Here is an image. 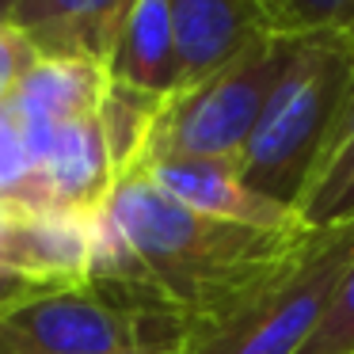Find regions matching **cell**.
I'll return each mask as SVG.
<instances>
[{"instance_id": "6", "label": "cell", "mask_w": 354, "mask_h": 354, "mask_svg": "<svg viewBox=\"0 0 354 354\" xmlns=\"http://www.w3.org/2000/svg\"><path fill=\"white\" fill-rule=\"evenodd\" d=\"M27 145L39 160L54 214L95 221L115 191L118 176L103 141L100 118H73V122H24Z\"/></svg>"}, {"instance_id": "12", "label": "cell", "mask_w": 354, "mask_h": 354, "mask_svg": "<svg viewBox=\"0 0 354 354\" xmlns=\"http://www.w3.org/2000/svg\"><path fill=\"white\" fill-rule=\"evenodd\" d=\"M107 73L115 80L141 88V92L164 95V100L179 92V54L168 0H138L133 4Z\"/></svg>"}, {"instance_id": "16", "label": "cell", "mask_w": 354, "mask_h": 354, "mask_svg": "<svg viewBox=\"0 0 354 354\" xmlns=\"http://www.w3.org/2000/svg\"><path fill=\"white\" fill-rule=\"evenodd\" d=\"M297 354H354V263L339 278L335 293Z\"/></svg>"}, {"instance_id": "17", "label": "cell", "mask_w": 354, "mask_h": 354, "mask_svg": "<svg viewBox=\"0 0 354 354\" xmlns=\"http://www.w3.org/2000/svg\"><path fill=\"white\" fill-rule=\"evenodd\" d=\"M274 16L278 31L313 35V31H351L354 35V0H263Z\"/></svg>"}, {"instance_id": "14", "label": "cell", "mask_w": 354, "mask_h": 354, "mask_svg": "<svg viewBox=\"0 0 354 354\" xmlns=\"http://www.w3.org/2000/svg\"><path fill=\"white\" fill-rule=\"evenodd\" d=\"M160 111H164V95L141 92V88L115 80L107 73L95 118H100V130H103V141H107V153L118 179L145 168Z\"/></svg>"}, {"instance_id": "4", "label": "cell", "mask_w": 354, "mask_h": 354, "mask_svg": "<svg viewBox=\"0 0 354 354\" xmlns=\"http://www.w3.org/2000/svg\"><path fill=\"white\" fill-rule=\"evenodd\" d=\"M354 263V221L308 232L290 263L191 331L183 354H297Z\"/></svg>"}, {"instance_id": "3", "label": "cell", "mask_w": 354, "mask_h": 354, "mask_svg": "<svg viewBox=\"0 0 354 354\" xmlns=\"http://www.w3.org/2000/svg\"><path fill=\"white\" fill-rule=\"evenodd\" d=\"M176 313L88 278L0 308V354H183Z\"/></svg>"}, {"instance_id": "5", "label": "cell", "mask_w": 354, "mask_h": 354, "mask_svg": "<svg viewBox=\"0 0 354 354\" xmlns=\"http://www.w3.org/2000/svg\"><path fill=\"white\" fill-rule=\"evenodd\" d=\"M293 46H297V35L270 31L244 46L229 65L209 73L206 80L168 95L156 118L145 164L171 160V156L236 164L270 92L290 65Z\"/></svg>"}, {"instance_id": "8", "label": "cell", "mask_w": 354, "mask_h": 354, "mask_svg": "<svg viewBox=\"0 0 354 354\" xmlns=\"http://www.w3.org/2000/svg\"><path fill=\"white\" fill-rule=\"evenodd\" d=\"M138 0H19L8 24L42 57H80L111 69L118 35Z\"/></svg>"}, {"instance_id": "1", "label": "cell", "mask_w": 354, "mask_h": 354, "mask_svg": "<svg viewBox=\"0 0 354 354\" xmlns=\"http://www.w3.org/2000/svg\"><path fill=\"white\" fill-rule=\"evenodd\" d=\"M305 240L308 229L206 217L164 194L145 171H130L95 217L92 278L176 313L191 335L290 263Z\"/></svg>"}, {"instance_id": "7", "label": "cell", "mask_w": 354, "mask_h": 354, "mask_svg": "<svg viewBox=\"0 0 354 354\" xmlns=\"http://www.w3.org/2000/svg\"><path fill=\"white\" fill-rule=\"evenodd\" d=\"M168 4L179 54V92L229 65L255 39L278 31L263 0H168Z\"/></svg>"}, {"instance_id": "19", "label": "cell", "mask_w": 354, "mask_h": 354, "mask_svg": "<svg viewBox=\"0 0 354 354\" xmlns=\"http://www.w3.org/2000/svg\"><path fill=\"white\" fill-rule=\"evenodd\" d=\"M50 290H62V286L42 282V278H31V274H19V270H12V267H0V308L24 305V301H35Z\"/></svg>"}, {"instance_id": "9", "label": "cell", "mask_w": 354, "mask_h": 354, "mask_svg": "<svg viewBox=\"0 0 354 354\" xmlns=\"http://www.w3.org/2000/svg\"><path fill=\"white\" fill-rule=\"evenodd\" d=\"M141 171L164 194H171L176 202H183V206L198 209L206 217L255 225V229H301L293 209L255 194L240 179L236 164H229V160H187V156H171V160L145 164Z\"/></svg>"}, {"instance_id": "2", "label": "cell", "mask_w": 354, "mask_h": 354, "mask_svg": "<svg viewBox=\"0 0 354 354\" xmlns=\"http://www.w3.org/2000/svg\"><path fill=\"white\" fill-rule=\"evenodd\" d=\"M354 95V35H297L293 57L274 84L236 171L255 194L297 209L320 149L328 145L346 100Z\"/></svg>"}, {"instance_id": "15", "label": "cell", "mask_w": 354, "mask_h": 354, "mask_svg": "<svg viewBox=\"0 0 354 354\" xmlns=\"http://www.w3.org/2000/svg\"><path fill=\"white\" fill-rule=\"evenodd\" d=\"M0 214H54L24 122L0 103Z\"/></svg>"}, {"instance_id": "10", "label": "cell", "mask_w": 354, "mask_h": 354, "mask_svg": "<svg viewBox=\"0 0 354 354\" xmlns=\"http://www.w3.org/2000/svg\"><path fill=\"white\" fill-rule=\"evenodd\" d=\"M95 221L69 214H0V267L77 286L92 278Z\"/></svg>"}, {"instance_id": "20", "label": "cell", "mask_w": 354, "mask_h": 354, "mask_svg": "<svg viewBox=\"0 0 354 354\" xmlns=\"http://www.w3.org/2000/svg\"><path fill=\"white\" fill-rule=\"evenodd\" d=\"M16 4H19V0H0V24H8V16H12Z\"/></svg>"}, {"instance_id": "13", "label": "cell", "mask_w": 354, "mask_h": 354, "mask_svg": "<svg viewBox=\"0 0 354 354\" xmlns=\"http://www.w3.org/2000/svg\"><path fill=\"white\" fill-rule=\"evenodd\" d=\"M293 214H297L301 229L308 232L354 221V95L346 100L328 145L320 149V160H316Z\"/></svg>"}, {"instance_id": "18", "label": "cell", "mask_w": 354, "mask_h": 354, "mask_svg": "<svg viewBox=\"0 0 354 354\" xmlns=\"http://www.w3.org/2000/svg\"><path fill=\"white\" fill-rule=\"evenodd\" d=\"M42 54L31 46V39L24 31H16L12 24H0V103L16 92L19 80L31 73V65Z\"/></svg>"}, {"instance_id": "11", "label": "cell", "mask_w": 354, "mask_h": 354, "mask_svg": "<svg viewBox=\"0 0 354 354\" xmlns=\"http://www.w3.org/2000/svg\"><path fill=\"white\" fill-rule=\"evenodd\" d=\"M107 69L80 57H39L19 88L8 95V107L19 122H73L100 111Z\"/></svg>"}]
</instances>
